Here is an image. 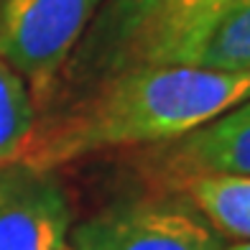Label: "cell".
I'll return each instance as SVG.
<instances>
[{
    "label": "cell",
    "mask_w": 250,
    "mask_h": 250,
    "mask_svg": "<svg viewBox=\"0 0 250 250\" xmlns=\"http://www.w3.org/2000/svg\"><path fill=\"white\" fill-rule=\"evenodd\" d=\"M146 0H105L102 3V8L97 10L95 21L89 23V28H100V26H110L115 23V21L125 18L128 13H133L138 5H143Z\"/></svg>",
    "instance_id": "cell-9"
},
{
    "label": "cell",
    "mask_w": 250,
    "mask_h": 250,
    "mask_svg": "<svg viewBox=\"0 0 250 250\" xmlns=\"http://www.w3.org/2000/svg\"><path fill=\"white\" fill-rule=\"evenodd\" d=\"M72 250H225L227 243L209 227L184 194H151L112 202L84 222L72 225Z\"/></svg>",
    "instance_id": "cell-2"
},
{
    "label": "cell",
    "mask_w": 250,
    "mask_h": 250,
    "mask_svg": "<svg viewBox=\"0 0 250 250\" xmlns=\"http://www.w3.org/2000/svg\"><path fill=\"white\" fill-rule=\"evenodd\" d=\"M36 120L28 84L8 62L0 59V166L21 161Z\"/></svg>",
    "instance_id": "cell-8"
},
{
    "label": "cell",
    "mask_w": 250,
    "mask_h": 250,
    "mask_svg": "<svg viewBox=\"0 0 250 250\" xmlns=\"http://www.w3.org/2000/svg\"><path fill=\"white\" fill-rule=\"evenodd\" d=\"M64 250H72V248H69V245H66V248H64Z\"/></svg>",
    "instance_id": "cell-11"
},
{
    "label": "cell",
    "mask_w": 250,
    "mask_h": 250,
    "mask_svg": "<svg viewBox=\"0 0 250 250\" xmlns=\"http://www.w3.org/2000/svg\"><path fill=\"white\" fill-rule=\"evenodd\" d=\"M174 64L212 72H250V0H235L209 18Z\"/></svg>",
    "instance_id": "cell-6"
},
{
    "label": "cell",
    "mask_w": 250,
    "mask_h": 250,
    "mask_svg": "<svg viewBox=\"0 0 250 250\" xmlns=\"http://www.w3.org/2000/svg\"><path fill=\"white\" fill-rule=\"evenodd\" d=\"M72 202L54 168L0 166V250H64Z\"/></svg>",
    "instance_id": "cell-5"
},
{
    "label": "cell",
    "mask_w": 250,
    "mask_h": 250,
    "mask_svg": "<svg viewBox=\"0 0 250 250\" xmlns=\"http://www.w3.org/2000/svg\"><path fill=\"white\" fill-rule=\"evenodd\" d=\"M153 191H179L202 176H250V97L174 141L143 148Z\"/></svg>",
    "instance_id": "cell-4"
},
{
    "label": "cell",
    "mask_w": 250,
    "mask_h": 250,
    "mask_svg": "<svg viewBox=\"0 0 250 250\" xmlns=\"http://www.w3.org/2000/svg\"><path fill=\"white\" fill-rule=\"evenodd\" d=\"M225 250H250V243H232V245H227Z\"/></svg>",
    "instance_id": "cell-10"
},
{
    "label": "cell",
    "mask_w": 250,
    "mask_h": 250,
    "mask_svg": "<svg viewBox=\"0 0 250 250\" xmlns=\"http://www.w3.org/2000/svg\"><path fill=\"white\" fill-rule=\"evenodd\" d=\"M250 97V72L135 66L59 100L36 120L21 161L59 168L92 153L174 141Z\"/></svg>",
    "instance_id": "cell-1"
},
{
    "label": "cell",
    "mask_w": 250,
    "mask_h": 250,
    "mask_svg": "<svg viewBox=\"0 0 250 250\" xmlns=\"http://www.w3.org/2000/svg\"><path fill=\"white\" fill-rule=\"evenodd\" d=\"M105 0H0V59L49 102L64 64Z\"/></svg>",
    "instance_id": "cell-3"
},
{
    "label": "cell",
    "mask_w": 250,
    "mask_h": 250,
    "mask_svg": "<svg viewBox=\"0 0 250 250\" xmlns=\"http://www.w3.org/2000/svg\"><path fill=\"white\" fill-rule=\"evenodd\" d=\"M176 194H184L222 240L250 243V176L191 179Z\"/></svg>",
    "instance_id": "cell-7"
}]
</instances>
